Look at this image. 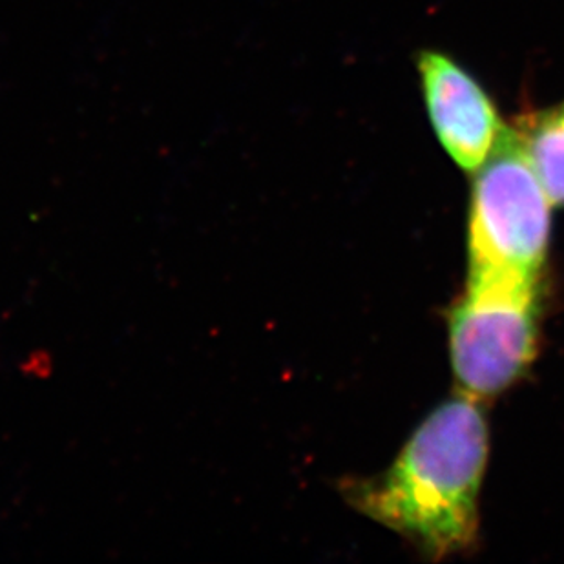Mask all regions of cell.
Wrapping results in <instances>:
<instances>
[{
    "mask_svg": "<svg viewBox=\"0 0 564 564\" xmlns=\"http://www.w3.org/2000/svg\"><path fill=\"white\" fill-rule=\"evenodd\" d=\"M488 447L479 400L458 393L416 427L383 474L344 480L341 496L427 560L464 554L479 538Z\"/></svg>",
    "mask_w": 564,
    "mask_h": 564,
    "instance_id": "obj_1",
    "label": "cell"
},
{
    "mask_svg": "<svg viewBox=\"0 0 564 564\" xmlns=\"http://www.w3.org/2000/svg\"><path fill=\"white\" fill-rule=\"evenodd\" d=\"M539 282L501 271H468L449 314L458 393L485 402L521 380L538 357Z\"/></svg>",
    "mask_w": 564,
    "mask_h": 564,
    "instance_id": "obj_2",
    "label": "cell"
},
{
    "mask_svg": "<svg viewBox=\"0 0 564 564\" xmlns=\"http://www.w3.org/2000/svg\"><path fill=\"white\" fill-rule=\"evenodd\" d=\"M468 219V271L513 272L541 280L549 256L552 207L516 128L474 172Z\"/></svg>",
    "mask_w": 564,
    "mask_h": 564,
    "instance_id": "obj_3",
    "label": "cell"
},
{
    "mask_svg": "<svg viewBox=\"0 0 564 564\" xmlns=\"http://www.w3.org/2000/svg\"><path fill=\"white\" fill-rule=\"evenodd\" d=\"M416 69L438 143L463 171L474 174L506 127L496 102L468 69L441 52H421Z\"/></svg>",
    "mask_w": 564,
    "mask_h": 564,
    "instance_id": "obj_4",
    "label": "cell"
},
{
    "mask_svg": "<svg viewBox=\"0 0 564 564\" xmlns=\"http://www.w3.org/2000/svg\"><path fill=\"white\" fill-rule=\"evenodd\" d=\"M513 128L554 207H564V101L527 110Z\"/></svg>",
    "mask_w": 564,
    "mask_h": 564,
    "instance_id": "obj_5",
    "label": "cell"
}]
</instances>
